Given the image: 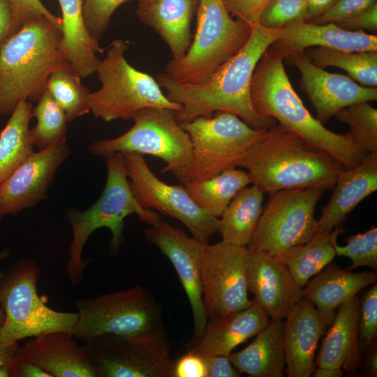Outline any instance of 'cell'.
Here are the masks:
<instances>
[{
	"label": "cell",
	"instance_id": "2",
	"mask_svg": "<svg viewBox=\"0 0 377 377\" xmlns=\"http://www.w3.org/2000/svg\"><path fill=\"white\" fill-rule=\"evenodd\" d=\"M283 57L267 48L257 64L251 82V98L261 116L272 117L308 145L334 157L344 169L359 165L368 154L345 133H335L318 121L294 90Z\"/></svg>",
	"mask_w": 377,
	"mask_h": 377
},
{
	"label": "cell",
	"instance_id": "38",
	"mask_svg": "<svg viewBox=\"0 0 377 377\" xmlns=\"http://www.w3.org/2000/svg\"><path fill=\"white\" fill-rule=\"evenodd\" d=\"M306 0H272L262 10L258 23L272 29L309 22Z\"/></svg>",
	"mask_w": 377,
	"mask_h": 377
},
{
	"label": "cell",
	"instance_id": "39",
	"mask_svg": "<svg viewBox=\"0 0 377 377\" xmlns=\"http://www.w3.org/2000/svg\"><path fill=\"white\" fill-rule=\"evenodd\" d=\"M334 247L337 256L349 258L352 264L347 270L368 266L377 270V228L373 227L363 233L348 238L347 244L339 246L336 242Z\"/></svg>",
	"mask_w": 377,
	"mask_h": 377
},
{
	"label": "cell",
	"instance_id": "15",
	"mask_svg": "<svg viewBox=\"0 0 377 377\" xmlns=\"http://www.w3.org/2000/svg\"><path fill=\"white\" fill-rule=\"evenodd\" d=\"M246 247L226 241L203 246L200 272L202 301L208 318L224 317L249 306Z\"/></svg>",
	"mask_w": 377,
	"mask_h": 377
},
{
	"label": "cell",
	"instance_id": "21",
	"mask_svg": "<svg viewBox=\"0 0 377 377\" xmlns=\"http://www.w3.org/2000/svg\"><path fill=\"white\" fill-rule=\"evenodd\" d=\"M75 339L70 332H47L20 346L17 356L35 364L52 377H96L83 347Z\"/></svg>",
	"mask_w": 377,
	"mask_h": 377
},
{
	"label": "cell",
	"instance_id": "17",
	"mask_svg": "<svg viewBox=\"0 0 377 377\" xmlns=\"http://www.w3.org/2000/svg\"><path fill=\"white\" fill-rule=\"evenodd\" d=\"M283 60L298 69L300 87L314 108L316 119L323 125L344 108L377 100V87L359 85L347 75L326 71L313 64L304 51L291 54Z\"/></svg>",
	"mask_w": 377,
	"mask_h": 377
},
{
	"label": "cell",
	"instance_id": "8",
	"mask_svg": "<svg viewBox=\"0 0 377 377\" xmlns=\"http://www.w3.org/2000/svg\"><path fill=\"white\" fill-rule=\"evenodd\" d=\"M41 274L38 263L22 258L10 265L0 281V304L5 315L0 341H19L54 331L73 334L77 312H63L47 306L38 293Z\"/></svg>",
	"mask_w": 377,
	"mask_h": 377
},
{
	"label": "cell",
	"instance_id": "6",
	"mask_svg": "<svg viewBox=\"0 0 377 377\" xmlns=\"http://www.w3.org/2000/svg\"><path fill=\"white\" fill-rule=\"evenodd\" d=\"M196 31L186 53L167 62L165 73L184 84L206 82L248 42L251 26L234 20L223 0H198Z\"/></svg>",
	"mask_w": 377,
	"mask_h": 377
},
{
	"label": "cell",
	"instance_id": "25",
	"mask_svg": "<svg viewBox=\"0 0 377 377\" xmlns=\"http://www.w3.org/2000/svg\"><path fill=\"white\" fill-rule=\"evenodd\" d=\"M333 188L318 220V232L343 225L347 215L377 190V152L368 154L355 167L341 170Z\"/></svg>",
	"mask_w": 377,
	"mask_h": 377
},
{
	"label": "cell",
	"instance_id": "49",
	"mask_svg": "<svg viewBox=\"0 0 377 377\" xmlns=\"http://www.w3.org/2000/svg\"><path fill=\"white\" fill-rule=\"evenodd\" d=\"M12 20L10 0H0V49L10 36Z\"/></svg>",
	"mask_w": 377,
	"mask_h": 377
},
{
	"label": "cell",
	"instance_id": "56",
	"mask_svg": "<svg viewBox=\"0 0 377 377\" xmlns=\"http://www.w3.org/2000/svg\"><path fill=\"white\" fill-rule=\"evenodd\" d=\"M3 273L1 271L0 269V281L3 276ZM4 320H5V315H4V313H3V311L1 306V304H0V330L1 328V327L3 326V323H4Z\"/></svg>",
	"mask_w": 377,
	"mask_h": 377
},
{
	"label": "cell",
	"instance_id": "12",
	"mask_svg": "<svg viewBox=\"0 0 377 377\" xmlns=\"http://www.w3.org/2000/svg\"><path fill=\"white\" fill-rule=\"evenodd\" d=\"M82 347L96 377H174L175 362L163 328L135 334H101Z\"/></svg>",
	"mask_w": 377,
	"mask_h": 377
},
{
	"label": "cell",
	"instance_id": "32",
	"mask_svg": "<svg viewBox=\"0 0 377 377\" xmlns=\"http://www.w3.org/2000/svg\"><path fill=\"white\" fill-rule=\"evenodd\" d=\"M32 110L30 102L20 101L0 133V185L34 152L29 128Z\"/></svg>",
	"mask_w": 377,
	"mask_h": 377
},
{
	"label": "cell",
	"instance_id": "41",
	"mask_svg": "<svg viewBox=\"0 0 377 377\" xmlns=\"http://www.w3.org/2000/svg\"><path fill=\"white\" fill-rule=\"evenodd\" d=\"M131 0H83V16L86 26L94 38L98 40L104 35L114 10Z\"/></svg>",
	"mask_w": 377,
	"mask_h": 377
},
{
	"label": "cell",
	"instance_id": "24",
	"mask_svg": "<svg viewBox=\"0 0 377 377\" xmlns=\"http://www.w3.org/2000/svg\"><path fill=\"white\" fill-rule=\"evenodd\" d=\"M376 281V272L353 273L331 262L302 288V297L314 304L319 316L328 327L339 306Z\"/></svg>",
	"mask_w": 377,
	"mask_h": 377
},
{
	"label": "cell",
	"instance_id": "27",
	"mask_svg": "<svg viewBox=\"0 0 377 377\" xmlns=\"http://www.w3.org/2000/svg\"><path fill=\"white\" fill-rule=\"evenodd\" d=\"M136 17L151 27L168 45L172 59L187 51L192 39L191 21L198 0H137Z\"/></svg>",
	"mask_w": 377,
	"mask_h": 377
},
{
	"label": "cell",
	"instance_id": "5",
	"mask_svg": "<svg viewBox=\"0 0 377 377\" xmlns=\"http://www.w3.org/2000/svg\"><path fill=\"white\" fill-rule=\"evenodd\" d=\"M108 175L104 188L95 203L84 211L68 209L66 216L73 239L68 250L66 274L73 285L81 283L88 260L82 258L84 246L97 229L107 228L112 233L110 252L118 253L123 241L124 219L130 214L150 226L161 221L157 212L142 207L131 187L122 153L106 157Z\"/></svg>",
	"mask_w": 377,
	"mask_h": 377
},
{
	"label": "cell",
	"instance_id": "46",
	"mask_svg": "<svg viewBox=\"0 0 377 377\" xmlns=\"http://www.w3.org/2000/svg\"><path fill=\"white\" fill-rule=\"evenodd\" d=\"M174 377H207L205 358L188 351L175 362Z\"/></svg>",
	"mask_w": 377,
	"mask_h": 377
},
{
	"label": "cell",
	"instance_id": "11",
	"mask_svg": "<svg viewBox=\"0 0 377 377\" xmlns=\"http://www.w3.org/2000/svg\"><path fill=\"white\" fill-rule=\"evenodd\" d=\"M74 304L78 319L73 335L84 343L101 334H135L163 328L161 306L141 285Z\"/></svg>",
	"mask_w": 377,
	"mask_h": 377
},
{
	"label": "cell",
	"instance_id": "55",
	"mask_svg": "<svg viewBox=\"0 0 377 377\" xmlns=\"http://www.w3.org/2000/svg\"><path fill=\"white\" fill-rule=\"evenodd\" d=\"M10 254V251L8 249H5L0 251V263L5 260Z\"/></svg>",
	"mask_w": 377,
	"mask_h": 377
},
{
	"label": "cell",
	"instance_id": "51",
	"mask_svg": "<svg viewBox=\"0 0 377 377\" xmlns=\"http://www.w3.org/2000/svg\"><path fill=\"white\" fill-rule=\"evenodd\" d=\"M365 356L363 368L367 376H377V347L376 342L373 343L364 353ZM363 357V356H362Z\"/></svg>",
	"mask_w": 377,
	"mask_h": 377
},
{
	"label": "cell",
	"instance_id": "3",
	"mask_svg": "<svg viewBox=\"0 0 377 377\" xmlns=\"http://www.w3.org/2000/svg\"><path fill=\"white\" fill-rule=\"evenodd\" d=\"M265 193L282 189L333 188L343 166L330 154L280 124L265 131L239 165Z\"/></svg>",
	"mask_w": 377,
	"mask_h": 377
},
{
	"label": "cell",
	"instance_id": "13",
	"mask_svg": "<svg viewBox=\"0 0 377 377\" xmlns=\"http://www.w3.org/2000/svg\"><path fill=\"white\" fill-rule=\"evenodd\" d=\"M325 189L288 188L269 193L247 249L276 257L318 232L315 209Z\"/></svg>",
	"mask_w": 377,
	"mask_h": 377
},
{
	"label": "cell",
	"instance_id": "28",
	"mask_svg": "<svg viewBox=\"0 0 377 377\" xmlns=\"http://www.w3.org/2000/svg\"><path fill=\"white\" fill-rule=\"evenodd\" d=\"M62 13L61 49L66 60L81 77L96 72L103 54L98 40L89 33L83 16V0H58Z\"/></svg>",
	"mask_w": 377,
	"mask_h": 377
},
{
	"label": "cell",
	"instance_id": "1",
	"mask_svg": "<svg viewBox=\"0 0 377 377\" xmlns=\"http://www.w3.org/2000/svg\"><path fill=\"white\" fill-rule=\"evenodd\" d=\"M282 32L283 29H267L258 22L253 24L246 45L203 83L184 84L165 73L158 74L156 81L165 89L167 98L182 106L175 113L177 121L210 117L216 111H226L256 130H267L276 126L274 119L261 116L254 108L251 82L257 64Z\"/></svg>",
	"mask_w": 377,
	"mask_h": 377
},
{
	"label": "cell",
	"instance_id": "20",
	"mask_svg": "<svg viewBox=\"0 0 377 377\" xmlns=\"http://www.w3.org/2000/svg\"><path fill=\"white\" fill-rule=\"evenodd\" d=\"M284 323L283 346L288 377H310L316 367L315 354L327 327L314 304L302 297Z\"/></svg>",
	"mask_w": 377,
	"mask_h": 377
},
{
	"label": "cell",
	"instance_id": "42",
	"mask_svg": "<svg viewBox=\"0 0 377 377\" xmlns=\"http://www.w3.org/2000/svg\"><path fill=\"white\" fill-rule=\"evenodd\" d=\"M10 3L13 17L10 36L26 22L40 17H46L62 27L61 18L51 13L40 0H10Z\"/></svg>",
	"mask_w": 377,
	"mask_h": 377
},
{
	"label": "cell",
	"instance_id": "23",
	"mask_svg": "<svg viewBox=\"0 0 377 377\" xmlns=\"http://www.w3.org/2000/svg\"><path fill=\"white\" fill-rule=\"evenodd\" d=\"M269 318L253 299L247 308L224 317L208 318L201 337L188 351L202 357L228 356L238 345L263 330Z\"/></svg>",
	"mask_w": 377,
	"mask_h": 377
},
{
	"label": "cell",
	"instance_id": "44",
	"mask_svg": "<svg viewBox=\"0 0 377 377\" xmlns=\"http://www.w3.org/2000/svg\"><path fill=\"white\" fill-rule=\"evenodd\" d=\"M272 0H223L228 11L251 26L257 23L262 10Z\"/></svg>",
	"mask_w": 377,
	"mask_h": 377
},
{
	"label": "cell",
	"instance_id": "33",
	"mask_svg": "<svg viewBox=\"0 0 377 377\" xmlns=\"http://www.w3.org/2000/svg\"><path fill=\"white\" fill-rule=\"evenodd\" d=\"M250 183L246 172L231 168L212 177L182 184L198 207L219 218L235 195Z\"/></svg>",
	"mask_w": 377,
	"mask_h": 377
},
{
	"label": "cell",
	"instance_id": "36",
	"mask_svg": "<svg viewBox=\"0 0 377 377\" xmlns=\"http://www.w3.org/2000/svg\"><path fill=\"white\" fill-rule=\"evenodd\" d=\"M32 117L37 123L30 129V139L39 150L66 142V114L47 89L38 100Z\"/></svg>",
	"mask_w": 377,
	"mask_h": 377
},
{
	"label": "cell",
	"instance_id": "9",
	"mask_svg": "<svg viewBox=\"0 0 377 377\" xmlns=\"http://www.w3.org/2000/svg\"><path fill=\"white\" fill-rule=\"evenodd\" d=\"M175 113L170 108L142 109L133 117L134 124L128 131L117 138L96 140L89 146V151L105 158L117 152L157 157L165 163L161 172L172 173L182 184L191 162L192 145Z\"/></svg>",
	"mask_w": 377,
	"mask_h": 377
},
{
	"label": "cell",
	"instance_id": "16",
	"mask_svg": "<svg viewBox=\"0 0 377 377\" xmlns=\"http://www.w3.org/2000/svg\"><path fill=\"white\" fill-rule=\"evenodd\" d=\"M144 234L170 260L177 273L192 310L193 343L201 337L207 322L200 272L201 255L206 242L189 237L181 228L161 220L145 229Z\"/></svg>",
	"mask_w": 377,
	"mask_h": 377
},
{
	"label": "cell",
	"instance_id": "53",
	"mask_svg": "<svg viewBox=\"0 0 377 377\" xmlns=\"http://www.w3.org/2000/svg\"><path fill=\"white\" fill-rule=\"evenodd\" d=\"M343 370L341 368H320L316 369L313 376L314 377H341Z\"/></svg>",
	"mask_w": 377,
	"mask_h": 377
},
{
	"label": "cell",
	"instance_id": "4",
	"mask_svg": "<svg viewBox=\"0 0 377 377\" xmlns=\"http://www.w3.org/2000/svg\"><path fill=\"white\" fill-rule=\"evenodd\" d=\"M61 38V27L40 17L6 40L0 49V115H10L22 100L38 101L51 73L68 64Z\"/></svg>",
	"mask_w": 377,
	"mask_h": 377
},
{
	"label": "cell",
	"instance_id": "22",
	"mask_svg": "<svg viewBox=\"0 0 377 377\" xmlns=\"http://www.w3.org/2000/svg\"><path fill=\"white\" fill-rule=\"evenodd\" d=\"M313 47L350 52L377 50V36L363 31L344 30L334 22H304L283 28L281 35L268 49L284 59Z\"/></svg>",
	"mask_w": 377,
	"mask_h": 377
},
{
	"label": "cell",
	"instance_id": "7",
	"mask_svg": "<svg viewBox=\"0 0 377 377\" xmlns=\"http://www.w3.org/2000/svg\"><path fill=\"white\" fill-rule=\"evenodd\" d=\"M128 48L122 39L114 40L96 70L101 84L90 92V112L105 122L133 119L141 110L164 108L179 111L182 106L170 101L157 81L133 67L124 57Z\"/></svg>",
	"mask_w": 377,
	"mask_h": 377
},
{
	"label": "cell",
	"instance_id": "45",
	"mask_svg": "<svg viewBox=\"0 0 377 377\" xmlns=\"http://www.w3.org/2000/svg\"><path fill=\"white\" fill-rule=\"evenodd\" d=\"M334 23L344 30L351 31L367 30L376 34L377 32V3Z\"/></svg>",
	"mask_w": 377,
	"mask_h": 377
},
{
	"label": "cell",
	"instance_id": "18",
	"mask_svg": "<svg viewBox=\"0 0 377 377\" xmlns=\"http://www.w3.org/2000/svg\"><path fill=\"white\" fill-rule=\"evenodd\" d=\"M70 153L66 142L29 155L0 185L1 214L17 215L47 198L57 170Z\"/></svg>",
	"mask_w": 377,
	"mask_h": 377
},
{
	"label": "cell",
	"instance_id": "50",
	"mask_svg": "<svg viewBox=\"0 0 377 377\" xmlns=\"http://www.w3.org/2000/svg\"><path fill=\"white\" fill-rule=\"evenodd\" d=\"M338 0H306L309 21L320 16L330 9Z\"/></svg>",
	"mask_w": 377,
	"mask_h": 377
},
{
	"label": "cell",
	"instance_id": "31",
	"mask_svg": "<svg viewBox=\"0 0 377 377\" xmlns=\"http://www.w3.org/2000/svg\"><path fill=\"white\" fill-rule=\"evenodd\" d=\"M257 185L240 190L219 218L222 240L246 247L262 214L264 194Z\"/></svg>",
	"mask_w": 377,
	"mask_h": 377
},
{
	"label": "cell",
	"instance_id": "52",
	"mask_svg": "<svg viewBox=\"0 0 377 377\" xmlns=\"http://www.w3.org/2000/svg\"><path fill=\"white\" fill-rule=\"evenodd\" d=\"M19 347L18 341L3 343L0 341V367L10 364L16 355Z\"/></svg>",
	"mask_w": 377,
	"mask_h": 377
},
{
	"label": "cell",
	"instance_id": "14",
	"mask_svg": "<svg viewBox=\"0 0 377 377\" xmlns=\"http://www.w3.org/2000/svg\"><path fill=\"white\" fill-rule=\"evenodd\" d=\"M133 193L144 208L179 220L193 237L208 242L218 232L219 218L202 210L181 185H170L151 171L141 154L122 153Z\"/></svg>",
	"mask_w": 377,
	"mask_h": 377
},
{
	"label": "cell",
	"instance_id": "19",
	"mask_svg": "<svg viewBox=\"0 0 377 377\" xmlns=\"http://www.w3.org/2000/svg\"><path fill=\"white\" fill-rule=\"evenodd\" d=\"M246 274L248 293L272 320L286 318L303 297L302 288L275 257L246 248Z\"/></svg>",
	"mask_w": 377,
	"mask_h": 377
},
{
	"label": "cell",
	"instance_id": "35",
	"mask_svg": "<svg viewBox=\"0 0 377 377\" xmlns=\"http://www.w3.org/2000/svg\"><path fill=\"white\" fill-rule=\"evenodd\" d=\"M81 77L68 64L50 75L47 90L66 114L68 122L90 112L89 91Z\"/></svg>",
	"mask_w": 377,
	"mask_h": 377
},
{
	"label": "cell",
	"instance_id": "26",
	"mask_svg": "<svg viewBox=\"0 0 377 377\" xmlns=\"http://www.w3.org/2000/svg\"><path fill=\"white\" fill-rule=\"evenodd\" d=\"M360 297L339 306L315 360L316 367L341 368L354 376L362 360L358 344Z\"/></svg>",
	"mask_w": 377,
	"mask_h": 377
},
{
	"label": "cell",
	"instance_id": "43",
	"mask_svg": "<svg viewBox=\"0 0 377 377\" xmlns=\"http://www.w3.org/2000/svg\"><path fill=\"white\" fill-rule=\"evenodd\" d=\"M376 3L377 0H338L330 9L309 22L314 24L337 22Z\"/></svg>",
	"mask_w": 377,
	"mask_h": 377
},
{
	"label": "cell",
	"instance_id": "34",
	"mask_svg": "<svg viewBox=\"0 0 377 377\" xmlns=\"http://www.w3.org/2000/svg\"><path fill=\"white\" fill-rule=\"evenodd\" d=\"M304 52L318 67H337L362 86H377V50L350 52L313 47L305 50Z\"/></svg>",
	"mask_w": 377,
	"mask_h": 377
},
{
	"label": "cell",
	"instance_id": "40",
	"mask_svg": "<svg viewBox=\"0 0 377 377\" xmlns=\"http://www.w3.org/2000/svg\"><path fill=\"white\" fill-rule=\"evenodd\" d=\"M377 337V284L371 285L360 297L358 344L362 357Z\"/></svg>",
	"mask_w": 377,
	"mask_h": 377
},
{
	"label": "cell",
	"instance_id": "48",
	"mask_svg": "<svg viewBox=\"0 0 377 377\" xmlns=\"http://www.w3.org/2000/svg\"><path fill=\"white\" fill-rule=\"evenodd\" d=\"M12 377H52V376L35 364L16 355L10 363Z\"/></svg>",
	"mask_w": 377,
	"mask_h": 377
},
{
	"label": "cell",
	"instance_id": "54",
	"mask_svg": "<svg viewBox=\"0 0 377 377\" xmlns=\"http://www.w3.org/2000/svg\"><path fill=\"white\" fill-rule=\"evenodd\" d=\"M0 377H12L11 370L9 364L0 367Z\"/></svg>",
	"mask_w": 377,
	"mask_h": 377
},
{
	"label": "cell",
	"instance_id": "30",
	"mask_svg": "<svg viewBox=\"0 0 377 377\" xmlns=\"http://www.w3.org/2000/svg\"><path fill=\"white\" fill-rule=\"evenodd\" d=\"M345 231L341 225L330 231L318 232L306 243L290 247L275 258L288 267L295 283L302 288L333 261L336 256L334 244Z\"/></svg>",
	"mask_w": 377,
	"mask_h": 377
},
{
	"label": "cell",
	"instance_id": "29",
	"mask_svg": "<svg viewBox=\"0 0 377 377\" xmlns=\"http://www.w3.org/2000/svg\"><path fill=\"white\" fill-rule=\"evenodd\" d=\"M284 323L269 319L266 327L243 350L228 357L241 374L251 377H282L285 367L283 346Z\"/></svg>",
	"mask_w": 377,
	"mask_h": 377
},
{
	"label": "cell",
	"instance_id": "47",
	"mask_svg": "<svg viewBox=\"0 0 377 377\" xmlns=\"http://www.w3.org/2000/svg\"><path fill=\"white\" fill-rule=\"evenodd\" d=\"M207 377H239L240 373L231 364L228 356L214 355L204 357Z\"/></svg>",
	"mask_w": 377,
	"mask_h": 377
},
{
	"label": "cell",
	"instance_id": "57",
	"mask_svg": "<svg viewBox=\"0 0 377 377\" xmlns=\"http://www.w3.org/2000/svg\"><path fill=\"white\" fill-rule=\"evenodd\" d=\"M3 216V215L1 214V212L0 211V223L1 222Z\"/></svg>",
	"mask_w": 377,
	"mask_h": 377
},
{
	"label": "cell",
	"instance_id": "37",
	"mask_svg": "<svg viewBox=\"0 0 377 377\" xmlns=\"http://www.w3.org/2000/svg\"><path fill=\"white\" fill-rule=\"evenodd\" d=\"M349 129L345 135L368 154L377 152V110L368 101L355 103L335 115Z\"/></svg>",
	"mask_w": 377,
	"mask_h": 377
},
{
	"label": "cell",
	"instance_id": "10",
	"mask_svg": "<svg viewBox=\"0 0 377 377\" xmlns=\"http://www.w3.org/2000/svg\"><path fill=\"white\" fill-rule=\"evenodd\" d=\"M179 124L189 135L192 145L185 182L202 180L239 166L266 131L254 129L226 111H216L210 117H199Z\"/></svg>",
	"mask_w": 377,
	"mask_h": 377
}]
</instances>
